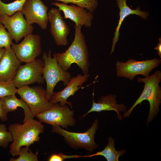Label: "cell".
I'll use <instances>...</instances> for the list:
<instances>
[{
  "mask_svg": "<svg viewBox=\"0 0 161 161\" xmlns=\"http://www.w3.org/2000/svg\"><path fill=\"white\" fill-rule=\"evenodd\" d=\"M17 89L13 83L12 81L10 82H3L0 81V97L15 95Z\"/></svg>",
  "mask_w": 161,
  "mask_h": 161,
  "instance_id": "d4e9b609",
  "label": "cell"
},
{
  "mask_svg": "<svg viewBox=\"0 0 161 161\" xmlns=\"http://www.w3.org/2000/svg\"><path fill=\"white\" fill-rule=\"evenodd\" d=\"M2 105L4 112H15L18 107L23 109L24 114L23 122L33 119L35 116L32 114L26 103L21 99H18L15 95H8L2 98Z\"/></svg>",
  "mask_w": 161,
  "mask_h": 161,
  "instance_id": "d6986e66",
  "label": "cell"
},
{
  "mask_svg": "<svg viewBox=\"0 0 161 161\" xmlns=\"http://www.w3.org/2000/svg\"><path fill=\"white\" fill-rule=\"evenodd\" d=\"M13 140L11 133L7 130L6 125L2 123L0 124V147L7 148L9 143Z\"/></svg>",
  "mask_w": 161,
  "mask_h": 161,
  "instance_id": "cb8c5ba5",
  "label": "cell"
},
{
  "mask_svg": "<svg viewBox=\"0 0 161 161\" xmlns=\"http://www.w3.org/2000/svg\"><path fill=\"white\" fill-rule=\"evenodd\" d=\"M44 62L40 59L20 65L12 81L16 88H19L37 83H43V77Z\"/></svg>",
  "mask_w": 161,
  "mask_h": 161,
  "instance_id": "9c48e42d",
  "label": "cell"
},
{
  "mask_svg": "<svg viewBox=\"0 0 161 161\" xmlns=\"http://www.w3.org/2000/svg\"><path fill=\"white\" fill-rule=\"evenodd\" d=\"M82 155H67L60 152L51 155L49 158V161H63L68 159L82 157Z\"/></svg>",
  "mask_w": 161,
  "mask_h": 161,
  "instance_id": "4316f807",
  "label": "cell"
},
{
  "mask_svg": "<svg viewBox=\"0 0 161 161\" xmlns=\"http://www.w3.org/2000/svg\"><path fill=\"white\" fill-rule=\"evenodd\" d=\"M48 16L51 24L50 32L56 44L58 46L67 45V36L70 30L64 20L60 11L56 8H52L48 13Z\"/></svg>",
  "mask_w": 161,
  "mask_h": 161,
  "instance_id": "4fadbf2b",
  "label": "cell"
},
{
  "mask_svg": "<svg viewBox=\"0 0 161 161\" xmlns=\"http://www.w3.org/2000/svg\"><path fill=\"white\" fill-rule=\"evenodd\" d=\"M161 63V59L156 58L142 61L129 59L125 62L117 60L115 63L116 75L129 79L131 81L137 75H142L146 77Z\"/></svg>",
  "mask_w": 161,
  "mask_h": 161,
  "instance_id": "8992f818",
  "label": "cell"
},
{
  "mask_svg": "<svg viewBox=\"0 0 161 161\" xmlns=\"http://www.w3.org/2000/svg\"><path fill=\"white\" fill-rule=\"evenodd\" d=\"M67 4L72 3L86 9L92 13L98 5L97 0H55Z\"/></svg>",
  "mask_w": 161,
  "mask_h": 161,
  "instance_id": "7402d4cb",
  "label": "cell"
},
{
  "mask_svg": "<svg viewBox=\"0 0 161 161\" xmlns=\"http://www.w3.org/2000/svg\"><path fill=\"white\" fill-rule=\"evenodd\" d=\"M5 48L0 61V81L10 82L14 78L21 63L11 47Z\"/></svg>",
  "mask_w": 161,
  "mask_h": 161,
  "instance_id": "e0dca14e",
  "label": "cell"
},
{
  "mask_svg": "<svg viewBox=\"0 0 161 161\" xmlns=\"http://www.w3.org/2000/svg\"><path fill=\"white\" fill-rule=\"evenodd\" d=\"M82 26L75 24L74 40L65 51L55 53L53 55L62 69L66 71L71 65L75 63L81 69L83 74L88 75L89 57L88 47L84 36L81 32Z\"/></svg>",
  "mask_w": 161,
  "mask_h": 161,
  "instance_id": "6da1fadb",
  "label": "cell"
},
{
  "mask_svg": "<svg viewBox=\"0 0 161 161\" xmlns=\"http://www.w3.org/2000/svg\"><path fill=\"white\" fill-rule=\"evenodd\" d=\"M51 50H49L47 55L44 52L42 57L44 62L43 77L46 82V97L49 101L53 95L54 88L57 83L62 81L64 85L66 86L71 78L70 73L64 71L56 59L53 57H51Z\"/></svg>",
  "mask_w": 161,
  "mask_h": 161,
  "instance_id": "5b68a950",
  "label": "cell"
},
{
  "mask_svg": "<svg viewBox=\"0 0 161 161\" xmlns=\"http://www.w3.org/2000/svg\"><path fill=\"white\" fill-rule=\"evenodd\" d=\"M13 42L8 31L4 25L0 22V48L10 47Z\"/></svg>",
  "mask_w": 161,
  "mask_h": 161,
  "instance_id": "484cf974",
  "label": "cell"
},
{
  "mask_svg": "<svg viewBox=\"0 0 161 161\" xmlns=\"http://www.w3.org/2000/svg\"><path fill=\"white\" fill-rule=\"evenodd\" d=\"M21 124L15 123L8 127L12 134L13 142L10 146L9 152L13 156L18 155L21 148L29 146L40 141L39 135L44 131V126L39 121L30 119Z\"/></svg>",
  "mask_w": 161,
  "mask_h": 161,
  "instance_id": "3957f363",
  "label": "cell"
},
{
  "mask_svg": "<svg viewBox=\"0 0 161 161\" xmlns=\"http://www.w3.org/2000/svg\"><path fill=\"white\" fill-rule=\"evenodd\" d=\"M48 9L41 0H27L21 11L29 24H37L45 30L48 21Z\"/></svg>",
  "mask_w": 161,
  "mask_h": 161,
  "instance_id": "7c38bea8",
  "label": "cell"
},
{
  "mask_svg": "<svg viewBox=\"0 0 161 161\" xmlns=\"http://www.w3.org/2000/svg\"><path fill=\"white\" fill-rule=\"evenodd\" d=\"M98 126V120L96 119L89 129L83 132L68 131L58 126H53L51 132L63 136L66 143L72 148L82 149L92 152L98 147L95 140Z\"/></svg>",
  "mask_w": 161,
  "mask_h": 161,
  "instance_id": "277c9868",
  "label": "cell"
},
{
  "mask_svg": "<svg viewBox=\"0 0 161 161\" xmlns=\"http://www.w3.org/2000/svg\"><path fill=\"white\" fill-rule=\"evenodd\" d=\"M51 4L58 7L59 10L63 11L64 18H69L74 21L75 24L82 27L83 25L87 27L91 26L93 18L92 13L75 4L68 5L57 2Z\"/></svg>",
  "mask_w": 161,
  "mask_h": 161,
  "instance_id": "5bb4252c",
  "label": "cell"
},
{
  "mask_svg": "<svg viewBox=\"0 0 161 161\" xmlns=\"http://www.w3.org/2000/svg\"><path fill=\"white\" fill-rule=\"evenodd\" d=\"M7 114L4 111L2 105V99L0 97V118L3 121H6L7 120Z\"/></svg>",
  "mask_w": 161,
  "mask_h": 161,
  "instance_id": "83f0119b",
  "label": "cell"
},
{
  "mask_svg": "<svg viewBox=\"0 0 161 161\" xmlns=\"http://www.w3.org/2000/svg\"><path fill=\"white\" fill-rule=\"evenodd\" d=\"M120 10L119 20L118 25L116 28L114 36L113 39V43L110 54L114 51L116 44L117 42L120 35L119 30L123 21L127 16L132 14H135L145 19L148 16V13L146 11H141L139 7L136 9H131L127 4V0H115Z\"/></svg>",
  "mask_w": 161,
  "mask_h": 161,
  "instance_id": "ac0fdd59",
  "label": "cell"
},
{
  "mask_svg": "<svg viewBox=\"0 0 161 161\" xmlns=\"http://www.w3.org/2000/svg\"><path fill=\"white\" fill-rule=\"evenodd\" d=\"M107 139V144L102 151L91 154L82 155V157H92L96 156H101L107 161H118L119 157L125 154L126 151L124 149L116 150L115 148L114 139L111 136Z\"/></svg>",
  "mask_w": 161,
  "mask_h": 161,
  "instance_id": "ffe728a7",
  "label": "cell"
},
{
  "mask_svg": "<svg viewBox=\"0 0 161 161\" xmlns=\"http://www.w3.org/2000/svg\"><path fill=\"white\" fill-rule=\"evenodd\" d=\"M137 81L144 83L143 89L139 97L133 105L123 114L124 118L129 117L132 111L138 105L148 100L149 103V112L147 120V126L149 123L158 114L161 103V88L159 83L161 81V72L157 70L152 75L145 78L138 77Z\"/></svg>",
  "mask_w": 161,
  "mask_h": 161,
  "instance_id": "7a4b0ae2",
  "label": "cell"
},
{
  "mask_svg": "<svg viewBox=\"0 0 161 161\" xmlns=\"http://www.w3.org/2000/svg\"><path fill=\"white\" fill-rule=\"evenodd\" d=\"M35 117L41 122L66 129L74 126L76 122L73 111L67 105L61 106L58 103L53 104L49 109Z\"/></svg>",
  "mask_w": 161,
  "mask_h": 161,
  "instance_id": "52a82bcc",
  "label": "cell"
},
{
  "mask_svg": "<svg viewBox=\"0 0 161 161\" xmlns=\"http://www.w3.org/2000/svg\"><path fill=\"white\" fill-rule=\"evenodd\" d=\"M38 152L33 153L29 146L22 147L19 151L18 157L11 158L10 161H38Z\"/></svg>",
  "mask_w": 161,
  "mask_h": 161,
  "instance_id": "603a6c76",
  "label": "cell"
},
{
  "mask_svg": "<svg viewBox=\"0 0 161 161\" xmlns=\"http://www.w3.org/2000/svg\"><path fill=\"white\" fill-rule=\"evenodd\" d=\"M90 76L89 74H80L71 78L66 87L63 90L58 92H54L49 102L52 104L59 102L61 106L67 104L72 108V102L68 101L67 99L70 96H73L76 92L82 87L83 84L87 81Z\"/></svg>",
  "mask_w": 161,
  "mask_h": 161,
  "instance_id": "9a60e30c",
  "label": "cell"
},
{
  "mask_svg": "<svg viewBox=\"0 0 161 161\" xmlns=\"http://www.w3.org/2000/svg\"><path fill=\"white\" fill-rule=\"evenodd\" d=\"M5 51V48H0V61Z\"/></svg>",
  "mask_w": 161,
  "mask_h": 161,
  "instance_id": "f546056e",
  "label": "cell"
},
{
  "mask_svg": "<svg viewBox=\"0 0 161 161\" xmlns=\"http://www.w3.org/2000/svg\"><path fill=\"white\" fill-rule=\"evenodd\" d=\"M0 22L7 30L12 40L16 43L23 37L32 34L34 30L32 25L29 24L24 18L21 10L10 16L5 15L0 16Z\"/></svg>",
  "mask_w": 161,
  "mask_h": 161,
  "instance_id": "30bf717a",
  "label": "cell"
},
{
  "mask_svg": "<svg viewBox=\"0 0 161 161\" xmlns=\"http://www.w3.org/2000/svg\"><path fill=\"white\" fill-rule=\"evenodd\" d=\"M94 93H93V99L91 109L80 118H83L89 114L93 112H100L103 111H114L117 114V117L119 120L123 119L121 112L125 113L127 110V107L123 103L118 104L117 103V96L115 95L108 94L103 96L95 102L94 99Z\"/></svg>",
  "mask_w": 161,
  "mask_h": 161,
  "instance_id": "2e32d148",
  "label": "cell"
},
{
  "mask_svg": "<svg viewBox=\"0 0 161 161\" xmlns=\"http://www.w3.org/2000/svg\"><path fill=\"white\" fill-rule=\"evenodd\" d=\"M35 116L49 109L53 104L46 97V90L42 87H31L28 85L18 88L17 92Z\"/></svg>",
  "mask_w": 161,
  "mask_h": 161,
  "instance_id": "ba28073f",
  "label": "cell"
},
{
  "mask_svg": "<svg viewBox=\"0 0 161 161\" xmlns=\"http://www.w3.org/2000/svg\"><path fill=\"white\" fill-rule=\"evenodd\" d=\"M11 47L21 63L33 61L41 52L40 36L32 33L28 34L21 43H13Z\"/></svg>",
  "mask_w": 161,
  "mask_h": 161,
  "instance_id": "8fae6325",
  "label": "cell"
},
{
  "mask_svg": "<svg viewBox=\"0 0 161 161\" xmlns=\"http://www.w3.org/2000/svg\"><path fill=\"white\" fill-rule=\"evenodd\" d=\"M155 49L157 50L158 53L160 57L161 58V38H159V42L157 46L154 48Z\"/></svg>",
  "mask_w": 161,
  "mask_h": 161,
  "instance_id": "f1b7e54d",
  "label": "cell"
},
{
  "mask_svg": "<svg viewBox=\"0 0 161 161\" xmlns=\"http://www.w3.org/2000/svg\"><path fill=\"white\" fill-rule=\"evenodd\" d=\"M26 0H16L7 4L0 0V16L5 15L10 16L17 12L21 10Z\"/></svg>",
  "mask_w": 161,
  "mask_h": 161,
  "instance_id": "44dd1931",
  "label": "cell"
}]
</instances>
